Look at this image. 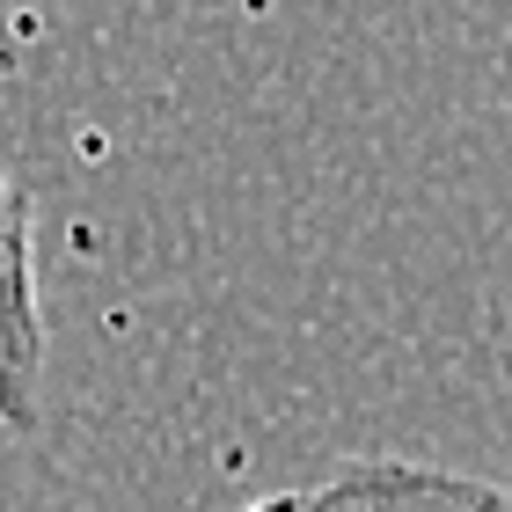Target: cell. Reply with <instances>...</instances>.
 <instances>
[{
  "label": "cell",
  "instance_id": "2",
  "mask_svg": "<svg viewBox=\"0 0 512 512\" xmlns=\"http://www.w3.org/2000/svg\"><path fill=\"white\" fill-rule=\"evenodd\" d=\"M242 512H491V483L374 454V461H352V469L308 483V491H278Z\"/></svg>",
  "mask_w": 512,
  "mask_h": 512
},
{
  "label": "cell",
  "instance_id": "3",
  "mask_svg": "<svg viewBox=\"0 0 512 512\" xmlns=\"http://www.w3.org/2000/svg\"><path fill=\"white\" fill-rule=\"evenodd\" d=\"M491 512H512V483H491Z\"/></svg>",
  "mask_w": 512,
  "mask_h": 512
},
{
  "label": "cell",
  "instance_id": "1",
  "mask_svg": "<svg viewBox=\"0 0 512 512\" xmlns=\"http://www.w3.org/2000/svg\"><path fill=\"white\" fill-rule=\"evenodd\" d=\"M44 417V286H37V205L0 169V425L37 432Z\"/></svg>",
  "mask_w": 512,
  "mask_h": 512
}]
</instances>
